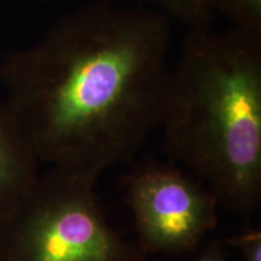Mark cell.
<instances>
[{
  "label": "cell",
  "instance_id": "cell-1",
  "mask_svg": "<svg viewBox=\"0 0 261 261\" xmlns=\"http://www.w3.org/2000/svg\"><path fill=\"white\" fill-rule=\"evenodd\" d=\"M173 21L98 0L0 65L5 106L39 162L98 179L130 162L161 123Z\"/></svg>",
  "mask_w": 261,
  "mask_h": 261
},
{
  "label": "cell",
  "instance_id": "cell-2",
  "mask_svg": "<svg viewBox=\"0 0 261 261\" xmlns=\"http://www.w3.org/2000/svg\"><path fill=\"white\" fill-rule=\"evenodd\" d=\"M159 128L173 161L249 218L261 202V34L188 31Z\"/></svg>",
  "mask_w": 261,
  "mask_h": 261
},
{
  "label": "cell",
  "instance_id": "cell-3",
  "mask_svg": "<svg viewBox=\"0 0 261 261\" xmlns=\"http://www.w3.org/2000/svg\"><path fill=\"white\" fill-rule=\"evenodd\" d=\"M97 179L50 168L0 224V261H143L108 221Z\"/></svg>",
  "mask_w": 261,
  "mask_h": 261
},
{
  "label": "cell",
  "instance_id": "cell-4",
  "mask_svg": "<svg viewBox=\"0 0 261 261\" xmlns=\"http://www.w3.org/2000/svg\"><path fill=\"white\" fill-rule=\"evenodd\" d=\"M126 201L144 253H192L218 225L211 189L174 163L146 160L125 179Z\"/></svg>",
  "mask_w": 261,
  "mask_h": 261
},
{
  "label": "cell",
  "instance_id": "cell-5",
  "mask_svg": "<svg viewBox=\"0 0 261 261\" xmlns=\"http://www.w3.org/2000/svg\"><path fill=\"white\" fill-rule=\"evenodd\" d=\"M39 160L5 104H0V224L37 182Z\"/></svg>",
  "mask_w": 261,
  "mask_h": 261
},
{
  "label": "cell",
  "instance_id": "cell-6",
  "mask_svg": "<svg viewBox=\"0 0 261 261\" xmlns=\"http://www.w3.org/2000/svg\"><path fill=\"white\" fill-rule=\"evenodd\" d=\"M149 3L159 11L167 15L172 21H178L188 31L211 27L213 12L207 0H139Z\"/></svg>",
  "mask_w": 261,
  "mask_h": 261
},
{
  "label": "cell",
  "instance_id": "cell-7",
  "mask_svg": "<svg viewBox=\"0 0 261 261\" xmlns=\"http://www.w3.org/2000/svg\"><path fill=\"white\" fill-rule=\"evenodd\" d=\"M211 11L219 12L237 28L261 34V0H207Z\"/></svg>",
  "mask_w": 261,
  "mask_h": 261
},
{
  "label": "cell",
  "instance_id": "cell-8",
  "mask_svg": "<svg viewBox=\"0 0 261 261\" xmlns=\"http://www.w3.org/2000/svg\"><path fill=\"white\" fill-rule=\"evenodd\" d=\"M227 244L241 250L243 261H261V231L246 230L227 240Z\"/></svg>",
  "mask_w": 261,
  "mask_h": 261
},
{
  "label": "cell",
  "instance_id": "cell-9",
  "mask_svg": "<svg viewBox=\"0 0 261 261\" xmlns=\"http://www.w3.org/2000/svg\"><path fill=\"white\" fill-rule=\"evenodd\" d=\"M197 261H228L227 254L218 241H213L210 246L205 248L204 253Z\"/></svg>",
  "mask_w": 261,
  "mask_h": 261
}]
</instances>
